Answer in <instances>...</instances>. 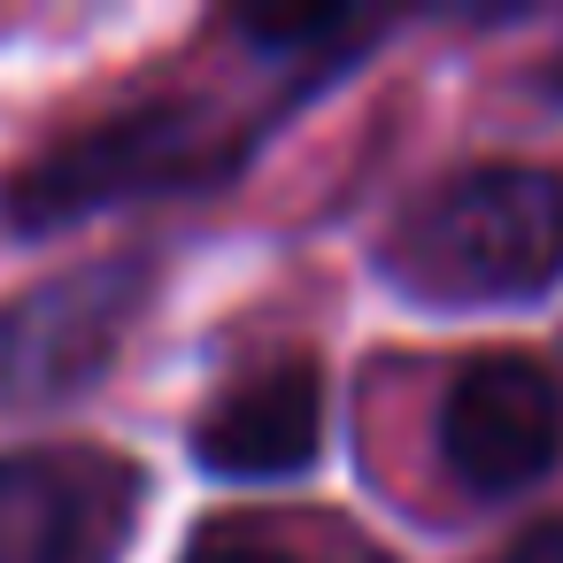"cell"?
I'll return each mask as SVG.
<instances>
[{
  "mask_svg": "<svg viewBox=\"0 0 563 563\" xmlns=\"http://www.w3.org/2000/svg\"><path fill=\"white\" fill-rule=\"evenodd\" d=\"M386 278L432 309H517L563 278V170L478 163L386 232Z\"/></svg>",
  "mask_w": 563,
  "mask_h": 563,
  "instance_id": "6da1fadb",
  "label": "cell"
},
{
  "mask_svg": "<svg viewBox=\"0 0 563 563\" xmlns=\"http://www.w3.org/2000/svg\"><path fill=\"white\" fill-rule=\"evenodd\" d=\"M155 294L147 255H93L0 301V409H55L86 394Z\"/></svg>",
  "mask_w": 563,
  "mask_h": 563,
  "instance_id": "7a4b0ae2",
  "label": "cell"
},
{
  "mask_svg": "<svg viewBox=\"0 0 563 563\" xmlns=\"http://www.w3.org/2000/svg\"><path fill=\"white\" fill-rule=\"evenodd\" d=\"M140 471L109 448H9L0 455V563H117L140 532Z\"/></svg>",
  "mask_w": 563,
  "mask_h": 563,
  "instance_id": "3957f363",
  "label": "cell"
},
{
  "mask_svg": "<svg viewBox=\"0 0 563 563\" xmlns=\"http://www.w3.org/2000/svg\"><path fill=\"white\" fill-rule=\"evenodd\" d=\"M224 170L217 124L201 109H132L117 124L78 132L70 147H55L47 163H32L16 178V224L47 232V224H78L124 194H155V186H186Z\"/></svg>",
  "mask_w": 563,
  "mask_h": 563,
  "instance_id": "277c9868",
  "label": "cell"
},
{
  "mask_svg": "<svg viewBox=\"0 0 563 563\" xmlns=\"http://www.w3.org/2000/svg\"><path fill=\"white\" fill-rule=\"evenodd\" d=\"M563 455V401L532 355H478L440 394V463L463 494H517Z\"/></svg>",
  "mask_w": 563,
  "mask_h": 563,
  "instance_id": "5b68a950",
  "label": "cell"
},
{
  "mask_svg": "<svg viewBox=\"0 0 563 563\" xmlns=\"http://www.w3.org/2000/svg\"><path fill=\"white\" fill-rule=\"evenodd\" d=\"M324 440V386L309 363L240 371L194 424V448L224 478H294Z\"/></svg>",
  "mask_w": 563,
  "mask_h": 563,
  "instance_id": "8992f818",
  "label": "cell"
},
{
  "mask_svg": "<svg viewBox=\"0 0 563 563\" xmlns=\"http://www.w3.org/2000/svg\"><path fill=\"white\" fill-rule=\"evenodd\" d=\"M486 563H563V517L525 525V532H517V540H501V555H486Z\"/></svg>",
  "mask_w": 563,
  "mask_h": 563,
  "instance_id": "52a82bcc",
  "label": "cell"
},
{
  "mask_svg": "<svg viewBox=\"0 0 563 563\" xmlns=\"http://www.w3.org/2000/svg\"><path fill=\"white\" fill-rule=\"evenodd\" d=\"M186 563H294L286 548H271V540H240V532H217V540H201Z\"/></svg>",
  "mask_w": 563,
  "mask_h": 563,
  "instance_id": "ba28073f",
  "label": "cell"
},
{
  "mask_svg": "<svg viewBox=\"0 0 563 563\" xmlns=\"http://www.w3.org/2000/svg\"><path fill=\"white\" fill-rule=\"evenodd\" d=\"M555 86H563V55H555Z\"/></svg>",
  "mask_w": 563,
  "mask_h": 563,
  "instance_id": "9c48e42d",
  "label": "cell"
}]
</instances>
